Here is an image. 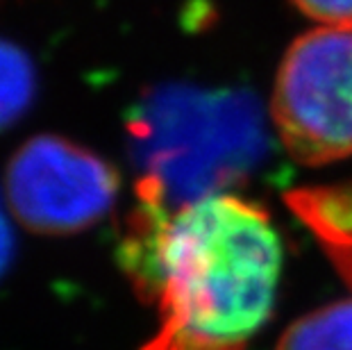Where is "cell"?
Segmentation results:
<instances>
[{"mask_svg": "<svg viewBox=\"0 0 352 350\" xmlns=\"http://www.w3.org/2000/svg\"><path fill=\"white\" fill-rule=\"evenodd\" d=\"M125 264L160 300L144 350H245L273 309L282 243L259 205L230 191L175 207L141 198Z\"/></svg>", "mask_w": 352, "mask_h": 350, "instance_id": "6da1fadb", "label": "cell"}, {"mask_svg": "<svg viewBox=\"0 0 352 350\" xmlns=\"http://www.w3.org/2000/svg\"><path fill=\"white\" fill-rule=\"evenodd\" d=\"M271 121L302 166L352 157V21L318 23L294 39L275 73Z\"/></svg>", "mask_w": 352, "mask_h": 350, "instance_id": "7a4b0ae2", "label": "cell"}, {"mask_svg": "<svg viewBox=\"0 0 352 350\" xmlns=\"http://www.w3.org/2000/svg\"><path fill=\"white\" fill-rule=\"evenodd\" d=\"M118 173L91 148L59 135L21 144L5 168L3 198L19 226L41 237L85 232L111 212Z\"/></svg>", "mask_w": 352, "mask_h": 350, "instance_id": "3957f363", "label": "cell"}, {"mask_svg": "<svg viewBox=\"0 0 352 350\" xmlns=\"http://www.w3.org/2000/svg\"><path fill=\"white\" fill-rule=\"evenodd\" d=\"M287 203L316 239L318 237L352 239V182L289 191Z\"/></svg>", "mask_w": 352, "mask_h": 350, "instance_id": "277c9868", "label": "cell"}, {"mask_svg": "<svg viewBox=\"0 0 352 350\" xmlns=\"http://www.w3.org/2000/svg\"><path fill=\"white\" fill-rule=\"evenodd\" d=\"M277 350H352V300L302 316L282 334Z\"/></svg>", "mask_w": 352, "mask_h": 350, "instance_id": "5b68a950", "label": "cell"}, {"mask_svg": "<svg viewBox=\"0 0 352 350\" xmlns=\"http://www.w3.org/2000/svg\"><path fill=\"white\" fill-rule=\"evenodd\" d=\"M34 96V69L14 43L0 39V130L25 114Z\"/></svg>", "mask_w": 352, "mask_h": 350, "instance_id": "8992f818", "label": "cell"}, {"mask_svg": "<svg viewBox=\"0 0 352 350\" xmlns=\"http://www.w3.org/2000/svg\"><path fill=\"white\" fill-rule=\"evenodd\" d=\"M305 17L318 23H346L352 21V0H291Z\"/></svg>", "mask_w": 352, "mask_h": 350, "instance_id": "52a82bcc", "label": "cell"}, {"mask_svg": "<svg viewBox=\"0 0 352 350\" xmlns=\"http://www.w3.org/2000/svg\"><path fill=\"white\" fill-rule=\"evenodd\" d=\"M318 243L323 245L325 255L339 275L352 287V239L346 237H318Z\"/></svg>", "mask_w": 352, "mask_h": 350, "instance_id": "ba28073f", "label": "cell"}, {"mask_svg": "<svg viewBox=\"0 0 352 350\" xmlns=\"http://www.w3.org/2000/svg\"><path fill=\"white\" fill-rule=\"evenodd\" d=\"M0 200H5L0 196ZM12 255H14V234H12V228H10V221L5 216V207L0 203V275L7 271V266L12 262Z\"/></svg>", "mask_w": 352, "mask_h": 350, "instance_id": "9c48e42d", "label": "cell"}]
</instances>
